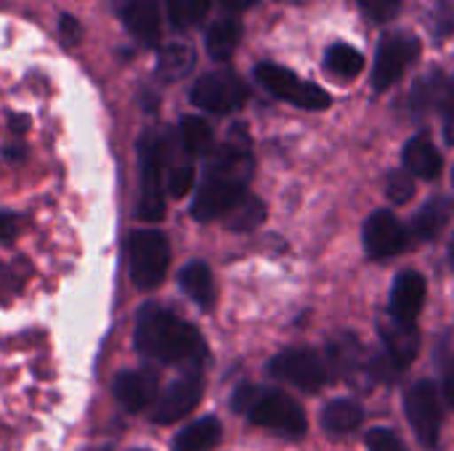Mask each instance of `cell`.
<instances>
[{
	"label": "cell",
	"mask_w": 454,
	"mask_h": 451,
	"mask_svg": "<svg viewBox=\"0 0 454 451\" xmlns=\"http://www.w3.org/2000/svg\"><path fill=\"white\" fill-rule=\"evenodd\" d=\"M133 343L141 356L168 367H184L189 372H200V367L207 362V346L205 338L197 332V327H192L178 314L154 303L138 311Z\"/></svg>",
	"instance_id": "1"
},
{
	"label": "cell",
	"mask_w": 454,
	"mask_h": 451,
	"mask_svg": "<svg viewBox=\"0 0 454 451\" xmlns=\"http://www.w3.org/2000/svg\"><path fill=\"white\" fill-rule=\"evenodd\" d=\"M253 175V152L245 138L226 141L213 152L205 181L192 202V215L202 223L223 218L245 194Z\"/></svg>",
	"instance_id": "2"
},
{
	"label": "cell",
	"mask_w": 454,
	"mask_h": 451,
	"mask_svg": "<svg viewBox=\"0 0 454 451\" xmlns=\"http://www.w3.org/2000/svg\"><path fill=\"white\" fill-rule=\"evenodd\" d=\"M231 409L245 415L253 425L282 433L287 439H301L309 431L303 407L277 388L239 385L231 396Z\"/></svg>",
	"instance_id": "3"
},
{
	"label": "cell",
	"mask_w": 454,
	"mask_h": 451,
	"mask_svg": "<svg viewBox=\"0 0 454 451\" xmlns=\"http://www.w3.org/2000/svg\"><path fill=\"white\" fill-rule=\"evenodd\" d=\"M130 279L138 290H154L170 268V245L160 231H136L128 242Z\"/></svg>",
	"instance_id": "4"
},
{
	"label": "cell",
	"mask_w": 454,
	"mask_h": 451,
	"mask_svg": "<svg viewBox=\"0 0 454 451\" xmlns=\"http://www.w3.org/2000/svg\"><path fill=\"white\" fill-rule=\"evenodd\" d=\"M255 80L271 96H277V98H282L287 104H295L301 109H309V112H319V109H327L333 104V96L325 88L298 77L295 72H290V69H285L279 64H269V61L258 64L255 66Z\"/></svg>",
	"instance_id": "5"
},
{
	"label": "cell",
	"mask_w": 454,
	"mask_h": 451,
	"mask_svg": "<svg viewBox=\"0 0 454 451\" xmlns=\"http://www.w3.org/2000/svg\"><path fill=\"white\" fill-rule=\"evenodd\" d=\"M269 375L306 393H317L330 380L327 362L311 348H287L269 362Z\"/></svg>",
	"instance_id": "6"
},
{
	"label": "cell",
	"mask_w": 454,
	"mask_h": 451,
	"mask_svg": "<svg viewBox=\"0 0 454 451\" xmlns=\"http://www.w3.org/2000/svg\"><path fill=\"white\" fill-rule=\"evenodd\" d=\"M418 56H420L418 37H412L407 32L386 35L378 45V56H375V66H372V88L378 93H386L388 88H394Z\"/></svg>",
	"instance_id": "7"
},
{
	"label": "cell",
	"mask_w": 454,
	"mask_h": 451,
	"mask_svg": "<svg viewBox=\"0 0 454 451\" xmlns=\"http://www.w3.org/2000/svg\"><path fill=\"white\" fill-rule=\"evenodd\" d=\"M138 167H141V202L138 215L144 221H160L165 215V197H162V144L154 136H144L138 144Z\"/></svg>",
	"instance_id": "8"
},
{
	"label": "cell",
	"mask_w": 454,
	"mask_h": 451,
	"mask_svg": "<svg viewBox=\"0 0 454 451\" xmlns=\"http://www.w3.org/2000/svg\"><path fill=\"white\" fill-rule=\"evenodd\" d=\"M189 98L197 109H205L213 114H229L247 101V88L234 72L221 69V72L202 74L194 82Z\"/></svg>",
	"instance_id": "9"
},
{
	"label": "cell",
	"mask_w": 454,
	"mask_h": 451,
	"mask_svg": "<svg viewBox=\"0 0 454 451\" xmlns=\"http://www.w3.org/2000/svg\"><path fill=\"white\" fill-rule=\"evenodd\" d=\"M404 409L410 417V425L415 431V436L420 439L423 447L434 449L439 447V436H442V401H439V391L431 380H420L415 383L407 396H404Z\"/></svg>",
	"instance_id": "10"
},
{
	"label": "cell",
	"mask_w": 454,
	"mask_h": 451,
	"mask_svg": "<svg viewBox=\"0 0 454 451\" xmlns=\"http://www.w3.org/2000/svg\"><path fill=\"white\" fill-rule=\"evenodd\" d=\"M410 245V231L391 210H378L364 223V250L370 258H394Z\"/></svg>",
	"instance_id": "11"
},
{
	"label": "cell",
	"mask_w": 454,
	"mask_h": 451,
	"mask_svg": "<svg viewBox=\"0 0 454 451\" xmlns=\"http://www.w3.org/2000/svg\"><path fill=\"white\" fill-rule=\"evenodd\" d=\"M202 401V380L197 372H189L186 377L176 380L157 401L152 404V420L157 425H170L184 417H189Z\"/></svg>",
	"instance_id": "12"
},
{
	"label": "cell",
	"mask_w": 454,
	"mask_h": 451,
	"mask_svg": "<svg viewBox=\"0 0 454 451\" xmlns=\"http://www.w3.org/2000/svg\"><path fill=\"white\" fill-rule=\"evenodd\" d=\"M380 338L386 346V356L391 359V364L396 369H407L418 351H420V335L415 330V324H404L394 316L380 322Z\"/></svg>",
	"instance_id": "13"
},
{
	"label": "cell",
	"mask_w": 454,
	"mask_h": 451,
	"mask_svg": "<svg viewBox=\"0 0 454 451\" xmlns=\"http://www.w3.org/2000/svg\"><path fill=\"white\" fill-rule=\"evenodd\" d=\"M112 391H114V399L128 412H133V415L149 409L157 401V396H160L157 393V377L152 372H141V369H136V372H120L114 377Z\"/></svg>",
	"instance_id": "14"
},
{
	"label": "cell",
	"mask_w": 454,
	"mask_h": 451,
	"mask_svg": "<svg viewBox=\"0 0 454 451\" xmlns=\"http://www.w3.org/2000/svg\"><path fill=\"white\" fill-rule=\"evenodd\" d=\"M426 303V279L418 271H402L391 287V316L415 324Z\"/></svg>",
	"instance_id": "15"
},
{
	"label": "cell",
	"mask_w": 454,
	"mask_h": 451,
	"mask_svg": "<svg viewBox=\"0 0 454 451\" xmlns=\"http://www.w3.org/2000/svg\"><path fill=\"white\" fill-rule=\"evenodd\" d=\"M122 21L128 32L141 45H157L160 43V3L157 0H125L122 3Z\"/></svg>",
	"instance_id": "16"
},
{
	"label": "cell",
	"mask_w": 454,
	"mask_h": 451,
	"mask_svg": "<svg viewBox=\"0 0 454 451\" xmlns=\"http://www.w3.org/2000/svg\"><path fill=\"white\" fill-rule=\"evenodd\" d=\"M404 170L412 173L415 178H426V181H436L442 175L444 159L436 152V146L431 144V138L426 136H415L407 146H404Z\"/></svg>",
	"instance_id": "17"
},
{
	"label": "cell",
	"mask_w": 454,
	"mask_h": 451,
	"mask_svg": "<svg viewBox=\"0 0 454 451\" xmlns=\"http://www.w3.org/2000/svg\"><path fill=\"white\" fill-rule=\"evenodd\" d=\"M221 436H223V428H221L218 417L207 415V417L194 420L176 436L173 451H210L218 447Z\"/></svg>",
	"instance_id": "18"
},
{
	"label": "cell",
	"mask_w": 454,
	"mask_h": 451,
	"mask_svg": "<svg viewBox=\"0 0 454 451\" xmlns=\"http://www.w3.org/2000/svg\"><path fill=\"white\" fill-rule=\"evenodd\" d=\"M239 40H242V24L239 19L231 13V16H223L218 21H213V27L207 29L205 35V43H207V53L215 58V61H229L237 48H239Z\"/></svg>",
	"instance_id": "19"
},
{
	"label": "cell",
	"mask_w": 454,
	"mask_h": 451,
	"mask_svg": "<svg viewBox=\"0 0 454 451\" xmlns=\"http://www.w3.org/2000/svg\"><path fill=\"white\" fill-rule=\"evenodd\" d=\"M194 61H197V53L189 43H168L160 48V56H157V77L165 82L184 80L194 69Z\"/></svg>",
	"instance_id": "20"
},
{
	"label": "cell",
	"mask_w": 454,
	"mask_h": 451,
	"mask_svg": "<svg viewBox=\"0 0 454 451\" xmlns=\"http://www.w3.org/2000/svg\"><path fill=\"white\" fill-rule=\"evenodd\" d=\"M178 284L200 308H205V311L213 308V303H215V282H213V274H210L207 263H202V260L189 263L181 271Z\"/></svg>",
	"instance_id": "21"
},
{
	"label": "cell",
	"mask_w": 454,
	"mask_h": 451,
	"mask_svg": "<svg viewBox=\"0 0 454 451\" xmlns=\"http://www.w3.org/2000/svg\"><path fill=\"white\" fill-rule=\"evenodd\" d=\"M450 218H452V199L434 197V199H428L418 210V215L412 221V231H415V237L420 242H428V239H434V237H439L444 231V226L450 223Z\"/></svg>",
	"instance_id": "22"
},
{
	"label": "cell",
	"mask_w": 454,
	"mask_h": 451,
	"mask_svg": "<svg viewBox=\"0 0 454 451\" xmlns=\"http://www.w3.org/2000/svg\"><path fill=\"white\" fill-rule=\"evenodd\" d=\"M362 420H364V412L354 399H335L322 412V425L333 436H346V433L356 431L362 425Z\"/></svg>",
	"instance_id": "23"
},
{
	"label": "cell",
	"mask_w": 454,
	"mask_h": 451,
	"mask_svg": "<svg viewBox=\"0 0 454 451\" xmlns=\"http://www.w3.org/2000/svg\"><path fill=\"white\" fill-rule=\"evenodd\" d=\"M325 69H327V74H333L335 80L348 82V80H354V77L362 74V69H364V56H362L359 48H354V45H348V43H335V45H330L327 53H325Z\"/></svg>",
	"instance_id": "24"
},
{
	"label": "cell",
	"mask_w": 454,
	"mask_h": 451,
	"mask_svg": "<svg viewBox=\"0 0 454 451\" xmlns=\"http://www.w3.org/2000/svg\"><path fill=\"white\" fill-rule=\"evenodd\" d=\"M444 88H447V77L442 72H434V74L423 77L412 90V112L415 114H428V112L439 109Z\"/></svg>",
	"instance_id": "25"
},
{
	"label": "cell",
	"mask_w": 454,
	"mask_h": 451,
	"mask_svg": "<svg viewBox=\"0 0 454 451\" xmlns=\"http://www.w3.org/2000/svg\"><path fill=\"white\" fill-rule=\"evenodd\" d=\"M226 229H231V231H253L255 226H261L263 223V218H266V207H263V202L261 199H255V197H242L226 215Z\"/></svg>",
	"instance_id": "26"
},
{
	"label": "cell",
	"mask_w": 454,
	"mask_h": 451,
	"mask_svg": "<svg viewBox=\"0 0 454 451\" xmlns=\"http://www.w3.org/2000/svg\"><path fill=\"white\" fill-rule=\"evenodd\" d=\"M178 136H181L186 154H205L213 144V130L202 117H184Z\"/></svg>",
	"instance_id": "27"
},
{
	"label": "cell",
	"mask_w": 454,
	"mask_h": 451,
	"mask_svg": "<svg viewBox=\"0 0 454 451\" xmlns=\"http://www.w3.org/2000/svg\"><path fill=\"white\" fill-rule=\"evenodd\" d=\"M207 8H210V0H168L170 24L178 29L200 24L205 19Z\"/></svg>",
	"instance_id": "28"
},
{
	"label": "cell",
	"mask_w": 454,
	"mask_h": 451,
	"mask_svg": "<svg viewBox=\"0 0 454 451\" xmlns=\"http://www.w3.org/2000/svg\"><path fill=\"white\" fill-rule=\"evenodd\" d=\"M386 194L394 205H407L415 197V175L407 170H396L386 181Z\"/></svg>",
	"instance_id": "29"
},
{
	"label": "cell",
	"mask_w": 454,
	"mask_h": 451,
	"mask_svg": "<svg viewBox=\"0 0 454 451\" xmlns=\"http://www.w3.org/2000/svg\"><path fill=\"white\" fill-rule=\"evenodd\" d=\"M192 186H194V165H178V167H173V173L168 178L170 197L181 199V197H186L192 191Z\"/></svg>",
	"instance_id": "30"
},
{
	"label": "cell",
	"mask_w": 454,
	"mask_h": 451,
	"mask_svg": "<svg viewBox=\"0 0 454 451\" xmlns=\"http://www.w3.org/2000/svg\"><path fill=\"white\" fill-rule=\"evenodd\" d=\"M359 5L375 21H388L402 11V0H359Z\"/></svg>",
	"instance_id": "31"
},
{
	"label": "cell",
	"mask_w": 454,
	"mask_h": 451,
	"mask_svg": "<svg viewBox=\"0 0 454 451\" xmlns=\"http://www.w3.org/2000/svg\"><path fill=\"white\" fill-rule=\"evenodd\" d=\"M367 449L370 451H410L404 444H402V439L394 433V431H388V428H375L370 436H367Z\"/></svg>",
	"instance_id": "32"
},
{
	"label": "cell",
	"mask_w": 454,
	"mask_h": 451,
	"mask_svg": "<svg viewBox=\"0 0 454 451\" xmlns=\"http://www.w3.org/2000/svg\"><path fill=\"white\" fill-rule=\"evenodd\" d=\"M439 112H442V117H444V136H447L450 144H454V74L452 77H447V88H444Z\"/></svg>",
	"instance_id": "33"
},
{
	"label": "cell",
	"mask_w": 454,
	"mask_h": 451,
	"mask_svg": "<svg viewBox=\"0 0 454 451\" xmlns=\"http://www.w3.org/2000/svg\"><path fill=\"white\" fill-rule=\"evenodd\" d=\"M19 231V221L11 213H0V242H11Z\"/></svg>",
	"instance_id": "34"
},
{
	"label": "cell",
	"mask_w": 454,
	"mask_h": 451,
	"mask_svg": "<svg viewBox=\"0 0 454 451\" xmlns=\"http://www.w3.org/2000/svg\"><path fill=\"white\" fill-rule=\"evenodd\" d=\"M61 35L67 43H77L80 40V24L72 16H61Z\"/></svg>",
	"instance_id": "35"
},
{
	"label": "cell",
	"mask_w": 454,
	"mask_h": 451,
	"mask_svg": "<svg viewBox=\"0 0 454 451\" xmlns=\"http://www.w3.org/2000/svg\"><path fill=\"white\" fill-rule=\"evenodd\" d=\"M444 399H447V404L454 409V356L450 359L447 369H444Z\"/></svg>",
	"instance_id": "36"
},
{
	"label": "cell",
	"mask_w": 454,
	"mask_h": 451,
	"mask_svg": "<svg viewBox=\"0 0 454 451\" xmlns=\"http://www.w3.org/2000/svg\"><path fill=\"white\" fill-rule=\"evenodd\" d=\"M255 0H221V5L229 11V13H239V11H245V8H250Z\"/></svg>",
	"instance_id": "37"
},
{
	"label": "cell",
	"mask_w": 454,
	"mask_h": 451,
	"mask_svg": "<svg viewBox=\"0 0 454 451\" xmlns=\"http://www.w3.org/2000/svg\"><path fill=\"white\" fill-rule=\"evenodd\" d=\"M450 263H452V268H454V237H452V242H450Z\"/></svg>",
	"instance_id": "38"
},
{
	"label": "cell",
	"mask_w": 454,
	"mask_h": 451,
	"mask_svg": "<svg viewBox=\"0 0 454 451\" xmlns=\"http://www.w3.org/2000/svg\"><path fill=\"white\" fill-rule=\"evenodd\" d=\"M293 3H306V0H293Z\"/></svg>",
	"instance_id": "39"
},
{
	"label": "cell",
	"mask_w": 454,
	"mask_h": 451,
	"mask_svg": "<svg viewBox=\"0 0 454 451\" xmlns=\"http://www.w3.org/2000/svg\"><path fill=\"white\" fill-rule=\"evenodd\" d=\"M136 451H146V449H136Z\"/></svg>",
	"instance_id": "40"
},
{
	"label": "cell",
	"mask_w": 454,
	"mask_h": 451,
	"mask_svg": "<svg viewBox=\"0 0 454 451\" xmlns=\"http://www.w3.org/2000/svg\"><path fill=\"white\" fill-rule=\"evenodd\" d=\"M452 181H454V173H452Z\"/></svg>",
	"instance_id": "41"
}]
</instances>
